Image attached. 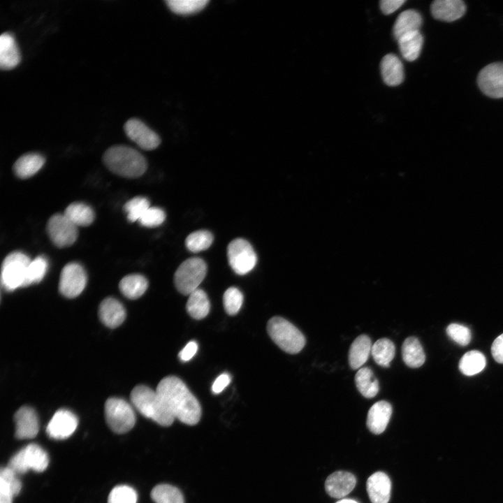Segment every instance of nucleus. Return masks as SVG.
Returning a JSON list of instances; mask_svg holds the SVG:
<instances>
[{
  "label": "nucleus",
  "instance_id": "1",
  "mask_svg": "<svg viewBox=\"0 0 503 503\" xmlns=\"http://www.w3.org/2000/svg\"><path fill=\"white\" fill-rule=\"evenodd\" d=\"M156 391L175 418L190 425L198 423L201 416L199 402L180 379L174 376L164 377L159 383Z\"/></svg>",
  "mask_w": 503,
  "mask_h": 503
},
{
  "label": "nucleus",
  "instance_id": "2",
  "mask_svg": "<svg viewBox=\"0 0 503 503\" xmlns=\"http://www.w3.org/2000/svg\"><path fill=\"white\" fill-rule=\"evenodd\" d=\"M103 161L112 173L129 178L141 176L147 167V161L142 154L125 145L108 148L103 155Z\"/></svg>",
  "mask_w": 503,
  "mask_h": 503
},
{
  "label": "nucleus",
  "instance_id": "3",
  "mask_svg": "<svg viewBox=\"0 0 503 503\" xmlns=\"http://www.w3.org/2000/svg\"><path fill=\"white\" fill-rule=\"evenodd\" d=\"M131 400L144 416L162 426H170L175 417L156 391L145 385H138L131 393Z\"/></svg>",
  "mask_w": 503,
  "mask_h": 503
},
{
  "label": "nucleus",
  "instance_id": "4",
  "mask_svg": "<svg viewBox=\"0 0 503 503\" xmlns=\"http://www.w3.org/2000/svg\"><path fill=\"white\" fill-rule=\"evenodd\" d=\"M267 331L272 341L288 353H298L305 345L306 340L300 330L281 316L268 321Z\"/></svg>",
  "mask_w": 503,
  "mask_h": 503
},
{
  "label": "nucleus",
  "instance_id": "5",
  "mask_svg": "<svg viewBox=\"0 0 503 503\" xmlns=\"http://www.w3.org/2000/svg\"><path fill=\"white\" fill-rule=\"evenodd\" d=\"M207 272L205 262L200 258H191L182 262L174 275L176 289L183 295H190L198 289Z\"/></svg>",
  "mask_w": 503,
  "mask_h": 503
},
{
  "label": "nucleus",
  "instance_id": "6",
  "mask_svg": "<svg viewBox=\"0 0 503 503\" xmlns=\"http://www.w3.org/2000/svg\"><path fill=\"white\" fill-rule=\"evenodd\" d=\"M48 464L49 458L46 451L36 444H29L11 457L7 467L17 474H21L29 469L43 472Z\"/></svg>",
  "mask_w": 503,
  "mask_h": 503
},
{
  "label": "nucleus",
  "instance_id": "7",
  "mask_svg": "<svg viewBox=\"0 0 503 503\" xmlns=\"http://www.w3.org/2000/svg\"><path fill=\"white\" fill-rule=\"evenodd\" d=\"M30 258L20 252L10 253L3 259L1 270V282L7 291L25 286L27 270Z\"/></svg>",
  "mask_w": 503,
  "mask_h": 503
},
{
  "label": "nucleus",
  "instance_id": "8",
  "mask_svg": "<svg viewBox=\"0 0 503 503\" xmlns=\"http://www.w3.org/2000/svg\"><path fill=\"white\" fill-rule=\"evenodd\" d=\"M105 421L115 432L123 434L133 428L136 415L130 404L126 400L110 398L105 403Z\"/></svg>",
  "mask_w": 503,
  "mask_h": 503
},
{
  "label": "nucleus",
  "instance_id": "9",
  "mask_svg": "<svg viewBox=\"0 0 503 503\" xmlns=\"http://www.w3.org/2000/svg\"><path fill=\"white\" fill-rule=\"evenodd\" d=\"M228 263L238 275L249 272L256 265V254L250 243L242 238L232 240L227 247Z\"/></svg>",
  "mask_w": 503,
  "mask_h": 503
},
{
  "label": "nucleus",
  "instance_id": "10",
  "mask_svg": "<svg viewBox=\"0 0 503 503\" xmlns=\"http://www.w3.org/2000/svg\"><path fill=\"white\" fill-rule=\"evenodd\" d=\"M46 229L52 243L59 248L71 246L78 238L77 226L64 214H55L50 217Z\"/></svg>",
  "mask_w": 503,
  "mask_h": 503
},
{
  "label": "nucleus",
  "instance_id": "11",
  "mask_svg": "<svg viewBox=\"0 0 503 503\" xmlns=\"http://www.w3.org/2000/svg\"><path fill=\"white\" fill-rule=\"evenodd\" d=\"M86 283L87 275L83 268L78 263H69L61 272L59 290L66 298H75L84 290Z\"/></svg>",
  "mask_w": 503,
  "mask_h": 503
},
{
  "label": "nucleus",
  "instance_id": "12",
  "mask_svg": "<svg viewBox=\"0 0 503 503\" xmlns=\"http://www.w3.org/2000/svg\"><path fill=\"white\" fill-rule=\"evenodd\" d=\"M477 82L486 96L503 98V62H495L485 66L478 75Z\"/></svg>",
  "mask_w": 503,
  "mask_h": 503
},
{
  "label": "nucleus",
  "instance_id": "13",
  "mask_svg": "<svg viewBox=\"0 0 503 503\" xmlns=\"http://www.w3.org/2000/svg\"><path fill=\"white\" fill-rule=\"evenodd\" d=\"M127 137L146 150L156 149L161 143L159 136L141 120L131 118L124 125Z\"/></svg>",
  "mask_w": 503,
  "mask_h": 503
},
{
  "label": "nucleus",
  "instance_id": "14",
  "mask_svg": "<svg viewBox=\"0 0 503 503\" xmlns=\"http://www.w3.org/2000/svg\"><path fill=\"white\" fill-rule=\"evenodd\" d=\"M78 424V418L73 412L68 409H59L49 421L46 432L50 438L64 439L75 432Z\"/></svg>",
  "mask_w": 503,
  "mask_h": 503
},
{
  "label": "nucleus",
  "instance_id": "15",
  "mask_svg": "<svg viewBox=\"0 0 503 503\" xmlns=\"http://www.w3.org/2000/svg\"><path fill=\"white\" fill-rule=\"evenodd\" d=\"M15 436L19 439L35 437L39 430L38 416L34 409L28 406L20 407L14 415Z\"/></svg>",
  "mask_w": 503,
  "mask_h": 503
},
{
  "label": "nucleus",
  "instance_id": "16",
  "mask_svg": "<svg viewBox=\"0 0 503 503\" xmlns=\"http://www.w3.org/2000/svg\"><path fill=\"white\" fill-rule=\"evenodd\" d=\"M356 479L353 474L344 471L335 472L328 476L325 490L332 497L341 498L348 495L355 487Z\"/></svg>",
  "mask_w": 503,
  "mask_h": 503
},
{
  "label": "nucleus",
  "instance_id": "17",
  "mask_svg": "<svg viewBox=\"0 0 503 503\" xmlns=\"http://www.w3.org/2000/svg\"><path fill=\"white\" fill-rule=\"evenodd\" d=\"M367 492L372 503H388L391 497V483L387 474L377 472L366 483Z\"/></svg>",
  "mask_w": 503,
  "mask_h": 503
},
{
  "label": "nucleus",
  "instance_id": "18",
  "mask_svg": "<svg viewBox=\"0 0 503 503\" xmlns=\"http://www.w3.org/2000/svg\"><path fill=\"white\" fill-rule=\"evenodd\" d=\"M392 415V406L385 400L374 403L369 409L367 416V426L375 435L382 433L387 427Z\"/></svg>",
  "mask_w": 503,
  "mask_h": 503
},
{
  "label": "nucleus",
  "instance_id": "19",
  "mask_svg": "<svg viewBox=\"0 0 503 503\" xmlns=\"http://www.w3.org/2000/svg\"><path fill=\"white\" fill-rule=\"evenodd\" d=\"M466 11L461 0H436L431 5L432 16L439 20L452 22L460 18Z\"/></svg>",
  "mask_w": 503,
  "mask_h": 503
},
{
  "label": "nucleus",
  "instance_id": "20",
  "mask_svg": "<svg viewBox=\"0 0 503 503\" xmlns=\"http://www.w3.org/2000/svg\"><path fill=\"white\" fill-rule=\"evenodd\" d=\"M99 315L103 324L115 328L124 321L126 312L119 301L113 298H107L99 305Z\"/></svg>",
  "mask_w": 503,
  "mask_h": 503
},
{
  "label": "nucleus",
  "instance_id": "21",
  "mask_svg": "<svg viewBox=\"0 0 503 503\" xmlns=\"http://www.w3.org/2000/svg\"><path fill=\"white\" fill-rule=\"evenodd\" d=\"M21 60L19 48L14 36L8 32L0 36V67L2 70L15 68Z\"/></svg>",
  "mask_w": 503,
  "mask_h": 503
},
{
  "label": "nucleus",
  "instance_id": "22",
  "mask_svg": "<svg viewBox=\"0 0 503 503\" xmlns=\"http://www.w3.org/2000/svg\"><path fill=\"white\" fill-rule=\"evenodd\" d=\"M372 347L371 339L367 335H360L353 340L348 353L349 364L351 369L361 368L369 358Z\"/></svg>",
  "mask_w": 503,
  "mask_h": 503
},
{
  "label": "nucleus",
  "instance_id": "23",
  "mask_svg": "<svg viewBox=\"0 0 503 503\" xmlns=\"http://www.w3.org/2000/svg\"><path fill=\"white\" fill-rule=\"evenodd\" d=\"M381 71L384 82L389 86H397L404 80L403 65L394 54H388L383 57Z\"/></svg>",
  "mask_w": 503,
  "mask_h": 503
},
{
  "label": "nucleus",
  "instance_id": "24",
  "mask_svg": "<svg viewBox=\"0 0 503 503\" xmlns=\"http://www.w3.org/2000/svg\"><path fill=\"white\" fill-rule=\"evenodd\" d=\"M43 156L38 153H27L20 156L13 165V171L20 178H29L35 175L44 165Z\"/></svg>",
  "mask_w": 503,
  "mask_h": 503
},
{
  "label": "nucleus",
  "instance_id": "25",
  "mask_svg": "<svg viewBox=\"0 0 503 503\" xmlns=\"http://www.w3.org/2000/svg\"><path fill=\"white\" fill-rule=\"evenodd\" d=\"M422 17L415 10H407L398 17L393 29V36L398 41L402 36L419 31L422 24Z\"/></svg>",
  "mask_w": 503,
  "mask_h": 503
},
{
  "label": "nucleus",
  "instance_id": "26",
  "mask_svg": "<svg viewBox=\"0 0 503 503\" xmlns=\"http://www.w3.org/2000/svg\"><path fill=\"white\" fill-rule=\"evenodd\" d=\"M402 356L409 367H419L424 363L425 355L418 338L411 336L404 340L402 346Z\"/></svg>",
  "mask_w": 503,
  "mask_h": 503
},
{
  "label": "nucleus",
  "instance_id": "27",
  "mask_svg": "<svg viewBox=\"0 0 503 503\" xmlns=\"http://www.w3.org/2000/svg\"><path fill=\"white\" fill-rule=\"evenodd\" d=\"M398 45L402 57L407 61L416 60L421 51L423 37L419 31L408 33L398 40Z\"/></svg>",
  "mask_w": 503,
  "mask_h": 503
},
{
  "label": "nucleus",
  "instance_id": "28",
  "mask_svg": "<svg viewBox=\"0 0 503 503\" xmlns=\"http://www.w3.org/2000/svg\"><path fill=\"white\" fill-rule=\"evenodd\" d=\"M355 383L358 391L366 398H372L379 392V381L370 367H363L358 370Z\"/></svg>",
  "mask_w": 503,
  "mask_h": 503
},
{
  "label": "nucleus",
  "instance_id": "29",
  "mask_svg": "<svg viewBox=\"0 0 503 503\" xmlns=\"http://www.w3.org/2000/svg\"><path fill=\"white\" fill-rule=\"evenodd\" d=\"M147 279L138 274L129 275L123 277L119 284L122 293L129 299L140 298L147 290Z\"/></svg>",
  "mask_w": 503,
  "mask_h": 503
},
{
  "label": "nucleus",
  "instance_id": "30",
  "mask_svg": "<svg viewBox=\"0 0 503 503\" xmlns=\"http://www.w3.org/2000/svg\"><path fill=\"white\" fill-rule=\"evenodd\" d=\"M210 309V300L203 290L198 289L189 295L187 310L192 318L202 319L208 314Z\"/></svg>",
  "mask_w": 503,
  "mask_h": 503
},
{
  "label": "nucleus",
  "instance_id": "31",
  "mask_svg": "<svg viewBox=\"0 0 503 503\" xmlns=\"http://www.w3.org/2000/svg\"><path fill=\"white\" fill-rule=\"evenodd\" d=\"M64 214L77 227L90 225L94 219L93 210L82 203H73L65 210Z\"/></svg>",
  "mask_w": 503,
  "mask_h": 503
},
{
  "label": "nucleus",
  "instance_id": "32",
  "mask_svg": "<svg viewBox=\"0 0 503 503\" xmlns=\"http://www.w3.org/2000/svg\"><path fill=\"white\" fill-rule=\"evenodd\" d=\"M395 347L393 342L388 338H381L372 347L371 354L376 363L381 367H388L393 359Z\"/></svg>",
  "mask_w": 503,
  "mask_h": 503
},
{
  "label": "nucleus",
  "instance_id": "33",
  "mask_svg": "<svg viewBox=\"0 0 503 503\" xmlns=\"http://www.w3.org/2000/svg\"><path fill=\"white\" fill-rule=\"evenodd\" d=\"M486 365L485 356L479 351L473 350L462 356L459 362V370L466 376H473L481 372Z\"/></svg>",
  "mask_w": 503,
  "mask_h": 503
},
{
  "label": "nucleus",
  "instance_id": "34",
  "mask_svg": "<svg viewBox=\"0 0 503 503\" xmlns=\"http://www.w3.org/2000/svg\"><path fill=\"white\" fill-rule=\"evenodd\" d=\"M151 497L155 503H184L181 491L169 484H159L151 492Z\"/></svg>",
  "mask_w": 503,
  "mask_h": 503
},
{
  "label": "nucleus",
  "instance_id": "35",
  "mask_svg": "<svg viewBox=\"0 0 503 503\" xmlns=\"http://www.w3.org/2000/svg\"><path fill=\"white\" fill-rule=\"evenodd\" d=\"M207 0H167L166 3L172 12L178 15H190L202 10Z\"/></svg>",
  "mask_w": 503,
  "mask_h": 503
},
{
  "label": "nucleus",
  "instance_id": "36",
  "mask_svg": "<svg viewBox=\"0 0 503 503\" xmlns=\"http://www.w3.org/2000/svg\"><path fill=\"white\" fill-rule=\"evenodd\" d=\"M213 242L210 232L201 230L190 233L185 240L187 248L192 252H198L208 249Z\"/></svg>",
  "mask_w": 503,
  "mask_h": 503
},
{
  "label": "nucleus",
  "instance_id": "37",
  "mask_svg": "<svg viewBox=\"0 0 503 503\" xmlns=\"http://www.w3.org/2000/svg\"><path fill=\"white\" fill-rule=\"evenodd\" d=\"M48 269V261L41 256H37L29 263L26 275L25 286L40 282Z\"/></svg>",
  "mask_w": 503,
  "mask_h": 503
},
{
  "label": "nucleus",
  "instance_id": "38",
  "mask_svg": "<svg viewBox=\"0 0 503 503\" xmlns=\"http://www.w3.org/2000/svg\"><path fill=\"white\" fill-rule=\"evenodd\" d=\"M150 207V201L147 198L137 196L130 199L125 203L124 210L127 214L128 220L133 222L137 220L139 221Z\"/></svg>",
  "mask_w": 503,
  "mask_h": 503
},
{
  "label": "nucleus",
  "instance_id": "39",
  "mask_svg": "<svg viewBox=\"0 0 503 503\" xmlns=\"http://www.w3.org/2000/svg\"><path fill=\"white\" fill-rule=\"evenodd\" d=\"M138 495L136 490L125 485L115 486L110 493L108 503H136Z\"/></svg>",
  "mask_w": 503,
  "mask_h": 503
},
{
  "label": "nucleus",
  "instance_id": "40",
  "mask_svg": "<svg viewBox=\"0 0 503 503\" xmlns=\"http://www.w3.org/2000/svg\"><path fill=\"white\" fill-rule=\"evenodd\" d=\"M242 302L243 295L238 289L230 287L225 291L223 296V303L228 314H236L240 309Z\"/></svg>",
  "mask_w": 503,
  "mask_h": 503
},
{
  "label": "nucleus",
  "instance_id": "41",
  "mask_svg": "<svg viewBox=\"0 0 503 503\" xmlns=\"http://www.w3.org/2000/svg\"><path fill=\"white\" fill-rule=\"evenodd\" d=\"M448 336L461 346L467 345L471 340V331L465 326L458 323H451L446 328Z\"/></svg>",
  "mask_w": 503,
  "mask_h": 503
},
{
  "label": "nucleus",
  "instance_id": "42",
  "mask_svg": "<svg viewBox=\"0 0 503 503\" xmlns=\"http://www.w3.org/2000/svg\"><path fill=\"white\" fill-rule=\"evenodd\" d=\"M165 219L166 214L163 210L150 207L139 219V222L145 227H156L162 224Z\"/></svg>",
  "mask_w": 503,
  "mask_h": 503
},
{
  "label": "nucleus",
  "instance_id": "43",
  "mask_svg": "<svg viewBox=\"0 0 503 503\" xmlns=\"http://www.w3.org/2000/svg\"><path fill=\"white\" fill-rule=\"evenodd\" d=\"M16 495L12 486L3 478H0V503H12Z\"/></svg>",
  "mask_w": 503,
  "mask_h": 503
},
{
  "label": "nucleus",
  "instance_id": "44",
  "mask_svg": "<svg viewBox=\"0 0 503 503\" xmlns=\"http://www.w3.org/2000/svg\"><path fill=\"white\" fill-rule=\"evenodd\" d=\"M231 377L227 373H222L218 376L212 386V391L214 394L221 393L230 384Z\"/></svg>",
  "mask_w": 503,
  "mask_h": 503
},
{
  "label": "nucleus",
  "instance_id": "45",
  "mask_svg": "<svg viewBox=\"0 0 503 503\" xmlns=\"http://www.w3.org/2000/svg\"><path fill=\"white\" fill-rule=\"evenodd\" d=\"M491 353L496 362L503 363V333L494 340L491 347Z\"/></svg>",
  "mask_w": 503,
  "mask_h": 503
},
{
  "label": "nucleus",
  "instance_id": "46",
  "mask_svg": "<svg viewBox=\"0 0 503 503\" xmlns=\"http://www.w3.org/2000/svg\"><path fill=\"white\" fill-rule=\"evenodd\" d=\"M198 344L195 341L188 342L180 351L179 358L182 361L187 362L191 360L196 353Z\"/></svg>",
  "mask_w": 503,
  "mask_h": 503
},
{
  "label": "nucleus",
  "instance_id": "47",
  "mask_svg": "<svg viewBox=\"0 0 503 503\" xmlns=\"http://www.w3.org/2000/svg\"><path fill=\"white\" fill-rule=\"evenodd\" d=\"M404 2V0H382L380 1V8L384 14L389 15L398 9Z\"/></svg>",
  "mask_w": 503,
  "mask_h": 503
},
{
  "label": "nucleus",
  "instance_id": "48",
  "mask_svg": "<svg viewBox=\"0 0 503 503\" xmlns=\"http://www.w3.org/2000/svg\"><path fill=\"white\" fill-rule=\"evenodd\" d=\"M336 503H358L356 501L351 499H343Z\"/></svg>",
  "mask_w": 503,
  "mask_h": 503
}]
</instances>
